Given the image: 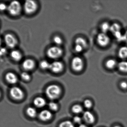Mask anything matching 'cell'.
Returning a JSON list of instances; mask_svg holds the SVG:
<instances>
[{"mask_svg": "<svg viewBox=\"0 0 127 127\" xmlns=\"http://www.w3.org/2000/svg\"><path fill=\"white\" fill-rule=\"evenodd\" d=\"M61 89L58 85L52 84L47 87L45 91L46 95L50 99L58 98L61 93Z\"/></svg>", "mask_w": 127, "mask_h": 127, "instance_id": "1", "label": "cell"}, {"mask_svg": "<svg viewBox=\"0 0 127 127\" xmlns=\"http://www.w3.org/2000/svg\"><path fill=\"white\" fill-rule=\"evenodd\" d=\"M21 10V6L19 1H12L8 6L7 10L11 15L16 16L19 15Z\"/></svg>", "mask_w": 127, "mask_h": 127, "instance_id": "2", "label": "cell"}, {"mask_svg": "<svg viewBox=\"0 0 127 127\" xmlns=\"http://www.w3.org/2000/svg\"><path fill=\"white\" fill-rule=\"evenodd\" d=\"M62 50L58 46L51 47L48 49L47 52L48 57L52 59L60 58L62 55Z\"/></svg>", "mask_w": 127, "mask_h": 127, "instance_id": "3", "label": "cell"}, {"mask_svg": "<svg viewBox=\"0 0 127 127\" xmlns=\"http://www.w3.org/2000/svg\"><path fill=\"white\" fill-rule=\"evenodd\" d=\"M96 40L98 45L102 47L107 46L110 42V39L109 36L107 34L103 32L99 33L97 35Z\"/></svg>", "mask_w": 127, "mask_h": 127, "instance_id": "4", "label": "cell"}, {"mask_svg": "<svg viewBox=\"0 0 127 127\" xmlns=\"http://www.w3.org/2000/svg\"><path fill=\"white\" fill-rule=\"evenodd\" d=\"M82 118L83 120L88 125H94L96 121L95 114L90 110H87L83 112Z\"/></svg>", "mask_w": 127, "mask_h": 127, "instance_id": "5", "label": "cell"}, {"mask_svg": "<svg viewBox=\"0 0 127 127\" xmlns=\"http://www.w3.org/2000/svg\"><path fill=\"white\" fill-rule=\"evenodd\" d=\"M72 68L76 72H81L84 69V62L82 59L78 56L74 57L71 63Z\"/></svg>", "mask_w": 127, "mask_h": 127, "instance_id": "6", "label": "cell"}, {"mask_svg": "<svg viewBox=\"0 0 127 127\" xmlns=\"http://www.w3.org/2000/svg\"><path fill=\"white\" fill-rule=\"evenodd\" d=\"M9 94L12 98L17 100H20L23 98L24 94L23 90L17 87H14L10 89Z\"/></svg>", "mask_w": 127, "mask_h": 127, "instance_id": "7", "label": "cell"}, {"mask_svg": "<svg viewBox=\"0 0 127 127\" xmlns=\"http://www.w3.org/2000/svg\"><path fill=\"white\" fill-rule=\"evenodd\" d=\"M24 9L26 13L32 14L37 10V5L34 1L32 0H27L24 4Z\"/></svg>", "mask_w": 127, "mask_h": 127, "instance_id": "8", "label": "cell"}, {"mask_svg": "<svg viewBox=\"0 0 127 127\" xmlns=\"http://www.w3.org/2000/svg\"><path fill=\"white\" fill-rule=\"evenodd\" d=\"M4 41L6 46L10 48L14 47L17 45V41L15 37L11 34H7L4 37Z\"/></svg>", "mask_w": 127, "mask_h": 127, "instance_id": "9", "label": "cell"}, {"mask_svg": "<svg viewBox=\"0 0 127 127\" xmlns=\"http://www.w3.org/2000/svg\"><path fill=\"white\" fill-rule=\"evenodd\" d=\"M64 65L62 62L59 61H55L50 64V69L53 72L58 73L62 71Z\"/></svg>", "mask_w": 127, "mask_h": 127, "instance_id": "10", "label": "cell"}, {"mask_svg": "<svg viewBox=\"0 0 127 127\" xmlns=\"http://www.w3.org/2000/svg\"><path fill=\"white\" fill-rule=\"evenodd\" d=\"M52 117V114L50 111L48 110H44L41 111L39 114V117L41 120L47 121L49 120Z\"/></svg>", "mask_w": 127, "mask_h": 127, "instance_id": "11", "label": "cell"}, {"mask_svg": "<svg viewBox=\"0 0 127 127\" xmlns=\"http://www.w3.org/2000/svg\"><path fill=\"white\" fill-rule=\"evenodd\" d=\"M5 79L8 83L11 84H16L18 82V78L17 76L11 72L6 73L5 75Z\"/></svg>", "mask_w": 127, "mask_h": 127, "instance_id": "12", "label": "cell"}, {"mask_svg": "<svg viewBox=\"0 0 127 127\" xmlns=\"http://www.w3.org/2000/svg\"><path fill=\"white\" fill-rule=\"evenodd\" d=\"M34 66L35 62L32 59H26L23 63V67L26 70H31L33 69Z\"/></svg>", "mask_w": 127, "mask_h": 127, "instance_id": "13", "label": "cell"}, {"mask_svg": "<svg viewBox=\"0 0 127 127\" xmlns=\"http://www.w3.org/2000/svg\"><path fill=\"white\" fill-rule=\"evenodd\" d=\"M34 105L37 108L43 107L46 105V102L44 98L40 96L35 98L33 101Z\"/></svg>", "mask_w": 127, "mask_h": 127, "instance_id": "14", "label": "cell"}, {"mask_svg": "<svg viewBox=\"0 0 127 127\" xmlns=\"http://www.w3.org/2000/svg\"><path fill=\"white\" fill-rule=\"evenodd\" d=\"M118 64L115 59H111L106 61L105 63V66L106 68L108 69H113L116 66H117Z\"/></svg>", "mask_w": 127, "mask_h": 127, "instance_id": "15", "label": "cell"}, {"mask_svg": "<svg viewBox=\"0 0 127 127\" xmlns=\"http://www.w3.org/2000/svg\"><path fill=\"white\" fill-rule=\"evenodd\" d=\"M11 57L15 61H19L22 59V54L20 51L18 50H13L11 52Z\"/></svg>", "mask_w": 127, "mask_h": 127, "instance_id": "16", "label": "cell"}, {"mask_svg": "<svg viewBox=\"0 0 127 127\" xmlns=\"http://www.w3.org/2000/svg\"><path fill=\"white\" fill-rule=\"evenodd\" d=\"M119 58L121 59H125L127 58V47L123 46L119 50L118 52Z\"/></svg>", "mask_w": 127, "mask_h": 127, "instance_id": "17", "label": "cell"}, {"mask_svg": "<svg viewBox=\"0 0 127 127\" xmlns=\"http://www.w3.org/2000/svg\"><path fill=\"white\" fill-rule=\"evenodd\" d=\"M75 45H78L85 49L87 46V43L86 40L81 37H78L75 40Z\"/></svg>", "mask_w": 127, "mask_h": 127, "instance_id": "18", "label": "cell"}, {"mask_svg": "<svg viewBox=\"0 0 127 127\" xmlns=\"http://www.w3.org/2000/svg\"><path fill=\"white\" fill-rule=\"evenodd\" d=\"M117 67L122 72L127 73V61H122L118 63Z\"/></svg>", "mask_w": 127, "mask_h": 127, "instance_id": "19", "label": "cell"}, {"mask_svg": "<svg viewBox=\"0 0 127 127\" xmlns=\"http://www.w3.org/2000/svg\"><path fill=\"white\" fill-rule=\"evenodd\" d=\"M72 111L74 113L79 114L83 113L84 111L83 107L79 104L74 105L72 107Z\"/></svg>", "mask_w": 127, "mask_h": 127, "instance_id": "20", "label": "cell"}, {"mask_svg": "<svg viewBox=\"0 0 127 127\" xmlns=\"http://www.w3.org/2000/svg\"><path fill=\"white\" fill-rule=\"evenodd\" d=\"M121 27L119 24H113L112 25H111L110 32L112 33L113 35L116 34L117 32H121Z\"/></svg>", "mask_w": 127, "mask_h": 127, "instance_id": "21", "label": "cell"}, {"mask_svg": "<svg viewBox=\"0 0 127 127\" xmlns=\"http://www.w3.org/2000/svg\"><path fill=\"white\" fill-rule=\"evenodd\" d=\"M26 113L27 115L31 118H34L37 115L36 109L33 107H29L27 109Z\"/></svg>", "mask_w": 127, "mask_h": 127, "instance_id": "22", "label": "cell"}, {"mask_svg": "<svg viewBox=\"0 0 127 127\" xmlns=\"http://www.w3.org/2000/svg\"><path fill=\"white\" fill-rule=\"evenodd\" d=\"M84 107L88 110H90L93 107L94 103L93 101L90 99H85L83 102Z\"/></svg>", "mask_w": 127, "mask_h": 127, "instance_id": "23", "label": "cell"}, {"mask_svg": "<svg viewBox=\"0 0 127 127\" xmlns=\"http://www.w3.org/2000/svg\"><path fill=\"white\" fill-rule=\"evenodd\" d=\"M111 25L107 22H104L101 25V29L103 33L107 34L108 32L110 31Z\"/></svg>", "mask_w": 127, "mask_h": 127, "instance_id": "24", "label": "cell"}, {"mask_svg": "<svg viewBox=\"0 0 127 127\" xmlns=\"http://www.w3.org/2000/svg\"><path fill=\"white\" fill-rule=\"evenodd\" d=\"M59 127H75L74 124L71 121L66 120L62 122L59 124Z\"/></svg>", "mask_w": 127, "mask_h": 127, "instance_id": "25", "label": "cell"}, {"mask_svg": "<svg viewBox=\"0 0 127 127\" xmlns=\"http://www.w3.org/2000/svg\"><path fill=\"white\" fill-rule=\"evenodd\" d=\"M50 64L47 61L43 60L40 63V66L41 69H50Z\"/></svg>", "mask_w": 127, "mask_h": 127, "instance_id": "26", "label": "cell"}, {"mask_svg": "<svg viewBox=\"0 0 127 127\" xmlns=\"http://www.w3.org/2000/svg\"><path fill=\"white\" fill-rule=\"evenodd\" d=\"M49 108L51 110L56 111L58 109V104L54 102H50L49 104Z\"/></svg>", "mask_w": 127, "mask_h": 127, "instance_id": "27", "label": "cell"}, {"mask_svg": "<svg viewBox=\"0 0 127 127\" xmlns=\"http://www.w3.org/2000/svg\"><path fill=\"white\" fill-rule=\"evenodd\" d=\"M21 78L25 81H29L31 79L30 75L27 72H24L21 75Z\"/></svg>", "mask_w": 127, "mask_h": 127, "instance_id": "28", "label": "cell"}, {"mask_svg": "<svg viewBox=\"0 0 127 127\" xmlns=\"http://www.w3.org/2000/svg\"><path fill=\"white\" fill-rule=\"evenodd\" d=\"M53 41L57 46L61 45L62 43V40L61 37L59 36H55L53 38Z\"/></svg>", "mask_w": 127, "mask_h": 127, "instance_id": "29", "label": "cell"}, {"mask_svg": "<svg viewBox=\"0 0 127 127\" xmlns=\"http://www.w3.org/2000/svg\"><path fill=\"white\" fill-rule=\"evenodd\" d=\"M73 120V121L74 123L78 124L79 125L82 124V120H83L82 118L78 116H74Z\"/></svg>", "mask_w": 127, "mask_h": 127, "instance_id": "30", "label": "cell"}, {"mask_svg": "<svg viewBox=\"0 0 127 127\" xmlns=\"http://www.w3.org/2000/svg\"><path fill=\"white\" fill-rule=\"evenodd\" d=\"M120 87L122 90H127V82L125 81H123L119 84Z\"/></svg>", "mask_w": 127, "mask_h": 127, "instance_id": "31", "label": "cell"}, {"mask_svg": "<svg viewBox=\"0 0 127 127\" xmlns=\"http://www.w3.org/2000/svg\"><path fill=\"white\" fill-rule=\"evenodd\" d=\"M84 49L82 47L78 45H75V50L76 52L81 53Z\"/></svg>", "mask_w": 127, "mask_h": 127, "instance_id": "32", "label": "cell"}, {"mask_svg": "<svg viewBox=\"0 0 127 127\" xmlns=\"http://www.w3.org/2000/svg\"><path fill=\"white\" fill-rule=\"evenodd\" d=\"M0 8L1 11H4L6 10L8 8V6L4 3H1L0 5Z\"/></svg>", "mask_w": 127, "mask_h": 127, "instance_id": "33", "label": "cell"}, {"mask_svg": "<svg viewBox=\"0 0 127 127\" xmlns=\"http://www.w3.org/2000/svg\"><path fill=\"white\" fill-rule=\"evenodd\" d=\"M7 50L5 47H1L0 49V55H3L6 53Z\"/></svg>", "mask_w": 127, "mask_h": 127, "instance_id": "34", "label": "cell"}, {"mask_svg": "<svg viewBox=\"0 0 127 127\" xmlns=\"http://www.w3.org/2000/svg\"><path fill=\"white\" fill-rule=\"evenodd\" d=\"M123 41H125L127 44V30L125 32L124 34H123Z\"/></svg>", "mask_w": 127, "mask_h": 127, "instance_id": "35", "label": "cell"}, {"mask_svg": "<svg viewBox=\"0 0 127 127\" xmlns=\"http://www.w3.org/2000/svg\"><path fill=\"white\" fill-rule=\"evenodd\" d=\"M78 127H90L89 125H87V124H82L79 125Z\"/></svg>", "mask_w": 127, "mask_h": 127, "instance_id": "36", "label": "cell"}, {"mask_svg": "<svg viewBox=\"0 0 127 127\" xmlns=\"http://www.w3.org/2000/svg\"><path fill=\"white\" fill-rule=\"evenodd\" d=\"M112 127H122L120 125H115L113 126Z\"/></svg>", "mask_w": 127, "mask_h": 127, "instance_id": "37", "label": "cell"}]
</instances>
